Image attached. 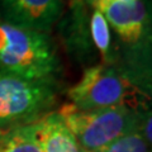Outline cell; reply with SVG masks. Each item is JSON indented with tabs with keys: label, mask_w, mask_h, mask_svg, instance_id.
<instances>
[{
	"label": "cell",
	"mask_w": 152,
	"mask_h": 152,
	"mask_svg": "<svg viewBox=\"0 0 152 152\" xmlns=\"http://www.w3.org/2000/svg\"><path fill=\"white\" fill-rule=\"evenodd\" d=\"M91 8L99 9L112 28L115 46V64L113 67L119 71L141 95L150 99L152 88V28L148 1L102 0Z\"/></svg>",
	"instance_id": "obj_1"
},
{
	"label": "cell",
	"mask_w": 152,
	"mask_h": 152,
	"mask_svg": "<svg viewBox=\"0 0 152 152\" xmlns=\"http://www.w3.org/2000/svg\"><path fill=\"white\" fill-rule=\"evenodd\" d=\"M0 71L33 80L60 81L64 66L51 33L0 19Z\"/></svg>",
	"instance_id": "obj_2"
},
{
	"label": "cell",
	"mask_w": 152,
	"mask_h": 152,
	"mask_svg": "<svg viewBox=\"0 0 152 152\" xmlns=\"http://www.w3.org/2000/svg\"><path fill=\"white\" fill-rule=\"evenodd\" d=\"M85 152L102 151L121 136L141 128L147 104L80 110L71 104L57 109ZM141 132V131H140Z\"/></svg>",
	"instance_id": "obj_3"
},
{
	"label": "cell",
	"mask_w": 152,
	"mask_h": 152,
	"mask_svg": "<svg viewBox=\"0 0 152 152\" xmlns=\"http://www.w3.org/2000/svg\"><path fill=\"white\" fill-rule=\"evenodd\" d=\"M60 81L33 80L0 71V131L32 124L56 110Z\"/></svg>",
	"instance_id": "obj_4"
},
{
	"label": "cell",
	"mask_w": 152,
	"mask_h": 152,
	"mask_svg": "<svg viewBox=\"0 0 152 152\" xmlns=\"http://www.w3.org/2000/svg\"><path fill=\"white\" fill-rule=\"evenodd\" d=\"M136 95L141 94L119 71L100 62L84 69L80 80L67 90L69 104L80 110L146 104L140 102Z\"/></svg>",
	"instance_id": "obj_5"
},
{
	"label": "cell",
	"mask_w": 152,
	"mask_h": 152,
	"mask_svg": "<svg viewBox=\"0 0 152 152\" xmlns=\"http://www.w3.org/2000/svg\"><path fill=\"white\" fill-rule=\"evenodd\" d=\"M90 10L85 0H69V8L56 24L65 51L75 64L84 69L98 64V52L90 36Z\"/></svg>",
	"instance_id": "obj_6"
},
{
	"label": "cell",
	"mask_w": 152,
	"mask_h": 152,
	"mask_svg": "<svg viewBox=\"0 0 152 152\" xmlns=\"http://www.w3.org/2000/svg\"><path fill=\"white\" fill-rule=\"evenodd\" d=\"M66 9L65 0H0V19L51 33Z\"/></svg>",
	"instance_id": "obj_7"
},
{
	"label": "cell",
	"mask_w": 152,
	"mask_h": 152,
	"mask_svg": "<svg viewBox=\"0 0 152 152\" xmlns=\"http://www.w3.org/2000/svg\"><path fill=\"white\" fill-rule=\"evenodd\" d=\"M36 132L42 152H85L57 109L36 123Z\"/></svg>",
	"instance_id": "obj_8"
},
{
	"label": "cell",
	"mask_w": 152,
	"mask_h": 152,
	"mask_svg": "<svg viewBox=\"0 0 152 152\" xmlns=\"http://www.w3.org/2000/svg\"><path fill=\"white\" fill-rule=\"evenodd\" d=\"M89 27L93 45L98 52L99 58H100L99 62L107 66H114L115 64V46H114L113 32L104 14L99 9L91 8Z\"/></svg>",
	"instance_id": "obj_9"
},
{
	"label": "cell",
	"mask_w": 152,
	"mask_h": 152,
	"mask_svg": "<svg viewBox=\"0 0 152 152\" xmlns=\"http://www.w3.org/2000/svg\"><path fill=\"white\" fill-rule=\"evenodd\" d=\"M36 123L0 131V152H42Z\"/></svg>",
	"instance_id": "obj_10"
},
{
	"label": "cell",
	"mask_w": 152,
	"mask_h": 152,
	"mask_svg": "<svg viewBox=\"0 0 152 152\" xmlns=\"http://www.w3.org/2000/svg\"><path fill=\"white\" fill-rule=\"evenodd\" d=\"M100 152H151V143L136 129L121 136Z\"/></svg>",
	"instance_id": "obj_11"
},
{
	"label": "cell",
	"mask_w": 152,
	"mask_h": 152,
	"mask_svg": "<svg viewBox=\"0 0 152 152\" xmlns=\"http://www.w3.org/2000/svg\"><path fill=\"white\" fill-rule=\"evenodd\" d=\"M90 7H93V5H95L96 3H99V1H102V0H85ZM121 1H126V3H132V1H134V0H121Z\"/></svg>",
	"instance_id": "obj_12"
},
{
	"label": "cell",
	"mask_w": 152,
	"mask_h": 152,
	"mask_svg": "<svg viewBox=\"0 0 152 152\" xmlns=\"http://www.w3.org/2000/svg\"><path fill=\"white\" fill-rule=\"evenodd\" d=\"M89 152H100V151H89Z\"/></svg>",
	"instance_id": "obj_13"
},
{
	"label": "cell",
	"mask_w": 152,
	"mask_h": 152,
	"mask_svg": "<svg viewBox=\"0 0 152 152\" xmlns=\"http://www.w3.org/2000/svg\"><path fill=\"white\" fill-rule=\"evenodd\" d=\"M65 1H66V0H65Z\"/></svg>",
	"instance_id": "obj_14"
}]
</instances>
